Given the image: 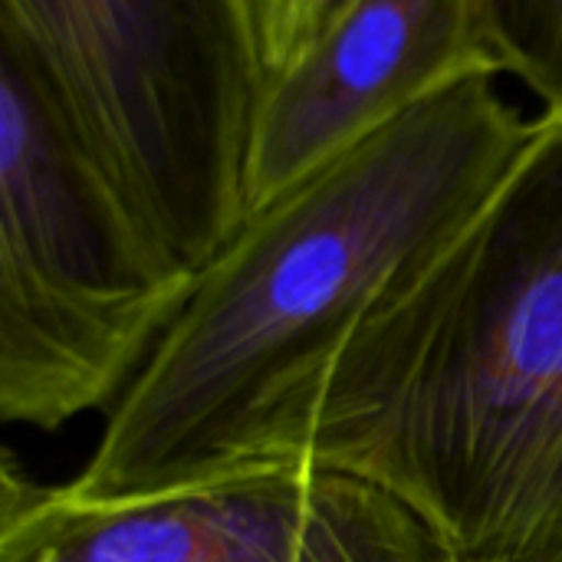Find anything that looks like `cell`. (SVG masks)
Returning <instances> with one entry per match:
<instances>
[{
  "label": "cell",
  "instance_id": "obj_1",
  "mask_svg": "<svg viewBox=\"0 0 562 562\" xmlns=\"http://www.w3.org/2000/svg\"><path fill=\"white\" fill-rule=\"evenodd\" d=\"M533 119L481 69L247 214L66 487L115 501L283 461L346 336L484 204Z\"/></svg>",
  "mask_w": 562,
  "mask_h": 562
},
{
  "label": "cell",
  "instance_id": "obj_2",
  "mask_svg": "<svg viewBox=\"0 0 562 562\" xmlns=\"http://www.w3.org/2000/svg\"><path fill=\"white\" fill-rule=\"evenodd\" d=\"M283 461L385 487L448 562H562V112L346 336Z\"/></svg>",
  "mask_w": 562,
  "mask_h": 562
},
{
  "label": "cell",
  "instance_id": "obj_3",
  "mask_svg": "<svg viewBox=\"0 0 562 562\" xmlns=\"http://www.w3.org/2000/svg\"><path fill=\"white\" fill-rule=\"evenodd\" d=\"M0 49L158 250L198 277L247 221L263 92L247 0H0Z\"/></svg>",
  "mask_w": 562,
  "mask_h": 562
},
{
  "label": "cell",
  "instance_id": "obj_4",
  "mask_svg": "<svg viewBox=\"0 0 562 562\" xmlns=\"http://www.w3.org/2000/svg\"><path fill=\"white\" fill-rule=\"evenodd\" d=\"M191 283L0 49L3 422L56 431L122 395Z\"/></svg>",
  "mask_w": 562,
  "mask_h": 562
},
{
  "label": "cell",
  "instance_id": "obj_5",
  "mask_svg": "<svg viewBox=\"0 0 562 562\" xmlns=\"http://www.w3.org/2000/svg\"><path fill=\"white\" fill-rule=\"evenodd\" d=\"M0 562H448L385 487L323 464H257L142 497L86 501L3 461Z\"/></svg>",
  "mask_w": 562,
  "mask_h": 562
},
{
  "label": "cell",
  "instance_id": "obj_6",
  "mask_svg": "<svg viewBox=\"0 0 562 562\" xmlns=\"http://www.w3.org/2000/svg\"><path fill=\"white\" fill-rule=\"evenodd\" d=\"M481 69L494 63L477 0H342L310 46L263 82L247 151V214Z\"/></svg>",
  "mask_w": 562,
  "mask_h": 562
},
{
  "label": "cell",
  "instance_id": "obj_7",
  "mask_svg": "<svg viewBox=\"0 0 562 562\" xmlns=\"http://www.w3.org/2000/svg\"><path fill=\"white\" fill-rule=\"evenodd\" d=\"M481 36L494 69L562 112V0H477Z\"/></svg>",
  "mask_w": 562,
  "mask_h": 562
},
{
  "label": "cell",
  "instance_id": "obj_8",
  "mask_svg": "<svg viewBox=\"0 0 562 562\" xmlns=\"http://www.w3.org/2000/svg\"><path fill=\"white\" fill-rule=\"evenodd\" d=\"M342 0H247L263 82L286 69Z\"/></svg>",
  "mask_w": 562,
  "mask_h": 562
}]
</instances>
